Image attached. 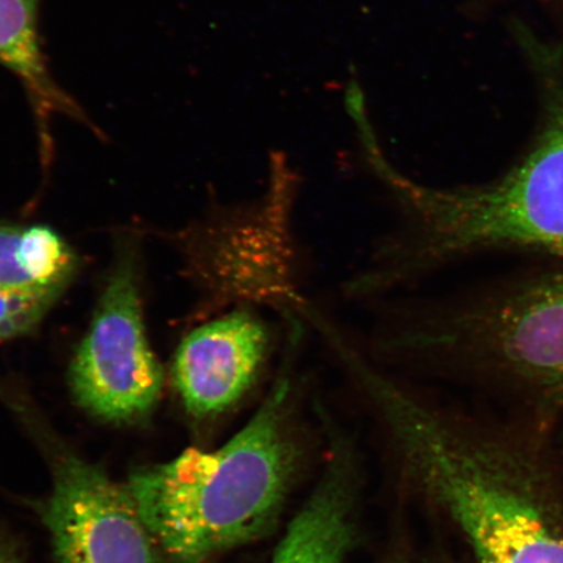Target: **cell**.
<instances>
[{
  "label": "cell",
  "instance_id": "obj_1",
  "mask_svg": "<svg viewBox=\"0 0 563 563\" xmlns=\"http://www.w3.org/2000/svg\"><path fill=\"white\" fill-rule=\"evenodd\" d=\"M530 55L543 87L544 118L532 147L499 178L433 187L415 181L383 151L365 161L382 183L390 220L341 284L357 307L420 290L439 274L485 253L520 251L563 260V74L555 54Z\"/></svg>",
  "mask_w": 563,
  "mask_h": 563
},
{
  "label": "cell",
  "instance_id": "obj_2",
  "mask_svg": "<svg viewBox=\"0 0 563 563\" xmlns=\"http://www.w3.org/2000/svg\"><path fill=\"white\" fill-rule=\"evenodd\" d=\"M312 333L287 319L273 383L232 438L214 452L187 449L137 470L126 489L153 540L180 563H202L265 537L278 522L297 468V428L309 375Z\"/></svg>",
  "mask_w": 563,
  "mask_h": 563
},
{
  "label": "cell",
  "instance_id": "obj_3",
  "mask_svg": "<svg viewBox=\"0 0 563 563\" xmlns=\"http://www.w3.org/2000/svg\"><path fill=\"white\" fill-rule=\"evenodd\" d=\"M361 308L365 354L400 376L492 379L563 396V272L420 288Z\"/></svg>",
  "mask_w": 563,
  "mask_h": 563
},
{
  "label": "cell",
  "instance_id": "obj_4",
  "mask_svg": "<svg viewBox=\"0 0 563 563\" xmlns=\"http://www.w3.org/2000/svg\"><path fill=\"white\" fill-rule=\"evenodd\" d=\"M305 179L285 153L273 152L263 191L221 207L191 231L189 269L210 312L253 307L299 314L312 257L299 231Z\"/></svg>",
  "mask_w": 563,
  "mask_h": 563
},
{
  "label": "cell",
  "instance_id": "obj_5",
  "mask_svg": "<svg viewBox=\"0 0 563 563\" xmlns=\"http://www.w3.org/2000/svg\"><path fill=\"white\" fill-rule=\"evenodd\" d=\"M76 402L96 418L126 422L156 407L164 371L147 343L135 267L123 258L106 284L69 368Z\"/></svg>",
  "mask_w": 563,
  "mask_h": 563
},
{
  "label": "cell",
  "instance_id": "obj_6",
  "mask_svg": "<svg viewBox=\"0 0 563 563\" xmlns=\"http://www.w3.org/2000/svg\"><path fill=\"white\" fill-rule=\"evenodd\" d=\"M287 319L238 307L203 322L180 343L173 382L186 410L214 419L267 391L279 367Z\"/></svg>",
  "mask_w": 563,
  "mask_h": 563
},
{
  "label": "cell",
  "instance_id": "obj_7",
  "mask_svg": "<svg viewBox=\"0 0 563 563\" xmlns=\"http://www.w3.org/2000/svg\"><path fill=\"white\" fill-rule=\"evenodd\" d=\"M52 473L44 523L56 563H156L126 487L68 450L52 452Z\"/></svg>",
  "mask_w": 563,
  "mask_h": 563
},
{
  "label": "cell",
  "instance_id": "obj_8",
  "mask_svg": "<svg viewBox=\"0 0 563 563\" xmlns=\"http://www.w3.org/2000/svg\"><path fill=\"white\" fill-rule=\"evenodd\" d=\"M356 478L350 456L335 453L290 523L272 563H343L354 544Z\"/></svg>",
  "mask_w": 563,
  "mask_h": 563
},
{
  "label": "cell",
  "instance_id": "obj_9",
  "mask_svg": "<svg viewBox=\"0 0 563 563\" xmlns=\"http://www.w3.org/2000/svg\"><path fill=\"white\" fill-rule=\"evenodd\" d=\"M77 272L69 244L51 228L0 223V291L58 300Z\"/></svg>",
  "mask_w": 563,
  "mask_h": 563
},
{
  "label": "cell",
  "instance_id": "obj_10",
  "mask_svg": "<svg viewBox=\"0 0 563 563\" xmlns=\"http://www.w3.org/2000/svg\"><path fill=\"white\" fill-rule=\"evenodd\" d=\"M55 302L34 295L0 291V343L31 333Z\"/></svg>",
  "mask_w": 563,
  "mask_h": 563
},
{
  "label": "cell",
  "instance_id": "obj_11",
  "mask_svg": "<svg viewBox=\"0 0 563 563\" xmlns=\"http://www.w3.org/2000/svg\"><path fill=\"white\" fill-rule=\"evenodd\" d=\"M0 563H23L2 537H0Z\"/></svg>",
  "mask_w": 563,
  "mask_h": 563
},
{
  "label": "cell",
  "instance_id": "obj_12",
  "mask_svg": "<svg viewBox=\"0 0 563 563\" xmlns=\"http://www.w3.org/2000/svg\"><path fill=\"white\" fill-rule=\"evenodd\" d=\"M396 563H402V562H396Z\"/></svg>",
  "mask_w": 563,
  "mask_h": 563
}]
</instances>
